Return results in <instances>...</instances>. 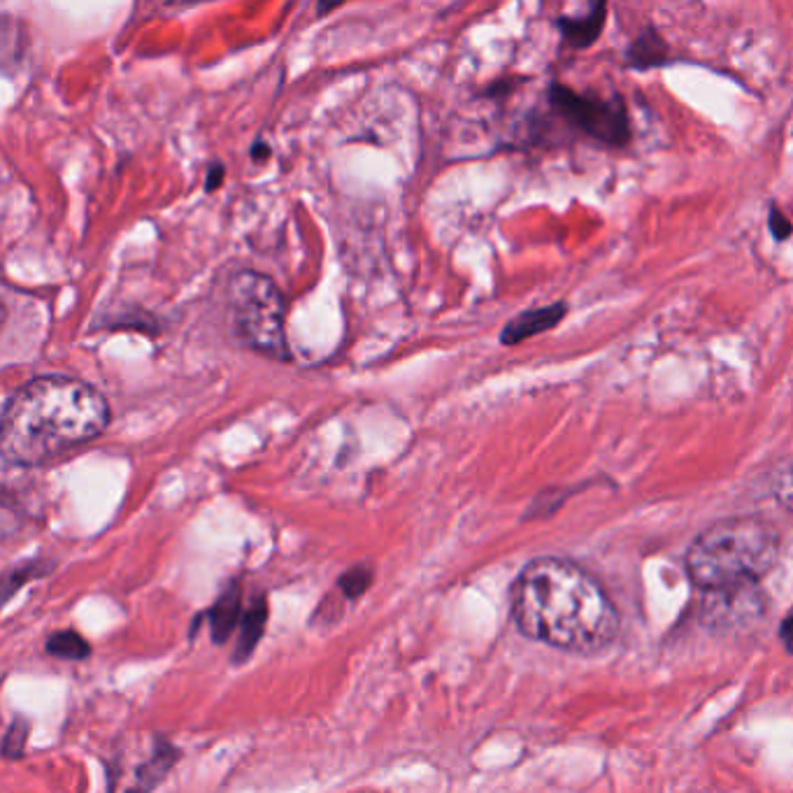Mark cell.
I'll return each mask as SVG.
<instances>
[{"label":"cell","mask_w":793,"mask_h":793,"mask_svg":"<svg viewBox=\"0 0 793 793\" xmlns=\"http://www.w3.org/2000/svg\"><path fill=\"white\" fill-rule=\"evenodd\" d=\"M510 603L521 633L561 652L596 654L619 635L617 607L603 584L559 556H540L521 570Z\"/></svg>","instance_id":"obj_1"},{"label":"cell","mask_w":793,"mask_h":793,"mask_svg":"<svg viewBox=\"0 0 793 793\" xmlns=\"http://www.w3.org/2000/svg\"><path fill=\"white\" fill-rule=\"evenodd\" d=\"M110 424V405L96 386L77 377L42 375L16 389L3 410V459L42 466L91 443Z\"/></svg>","instance_id":"obj_2"},{"label":"cell","mask_w":793,"mask_h":793,"mask_svg":"<svg viewBox=\"0 0 793 793\" xmlns=\"http://www.w3.org/2000/svg\"><path fill=\"white\" fill-rule=\"evenodd\" d=\"M780 554L770 521L735 517L703 531L686 552V572L703 592H733L768 575Z\"/></svg>","instance_id":"obj_3"},{"label":"cell","mask_w":793,"mask_h":793,"mask_svg":"<svg viewBox=\"0 0 793 793\" xmlns=\"http://www.w3.org/2000/svg\"><path fill=\"white\" fill-rule=\"evenodd\" d=\"M286 302L275 282L243 270L228 284V317L238 340L259 354L273 359L289 357L284 335Z\"/></svg>","instance_id":"obj_4"},{"label":"cell","mask_w":793,"mask_h":793,"mask_svg":"<svg viewBox=\"0 0 793 793\" xmlns=\"http://www.w3.org/2000/svg\"><path fill=\"white\" fill-rule=\"evenodd\" d=\"M549 103L588 138L610 147H627L631 143L629 112L619 98L607 100L592 94L584 96L563 84H554L549 89Z\"/></svg>","instance_id":"obj_5"},{"label":"cell","mask_w":793,"mask_h":793,"mask_svg":"<svg viewBox=\"0 0 793 793\" xmlns=\"http://www.w3.org/2000/svg\"><path fill=\"white\" fill-rule=\"evenodd\" d=\"M566 312H568L566 302H552V306H545V308H533V310L521 312L505 324V329L500 333V343L519 345V343L529 340V337H533V335L552 331L554 326H559L563 322Z\"/></svg>","instance_id":"obj_6"},{"label":"cell","mask_w":793,"mask_h":793,"mask_svg":"<svg viewBox=\"0 0 793 793\" xmlns=\"http://www.w3.org/2000/svg\"><path fill=\"white\" fill-rule=\"evenodd\" d=\"M605 22H607V5L596 3L582 16H561L559 30L570 47L586 49L600 38Z\"/></svg>","instance_id":"obj_7"},{"label":"cell","mask_w":793,"mask_h":793,"mask_svg":"<svg viewBox=\"0 0 793 793\" xmlns=\"http://www.w3.org/2000/svg\"><path fill=\"white\" fill-rule=\"evenodd\" d=\"M243 596H240V586L231 584L226 592L222 594L214 603V607L210 610V631H212V640L216 645L226 643L231 637L233 629L243 623Z\"/></svg>","instance_id":"obj_8"},{"label":"cell","mask_w":793,"mask_h":793,"mask_svg":"<svg viewBox=\"0 0 793 793\" xmlns=\"http://www.w3.org/2000/svg\"><path fill=\"white\" fill-rule=\"evenodd\" d=\"M627 63L635 67V71H649V67H659L668 63L666 40L652 28L643 30L627 49Z\"/></svg>","instance_id":"obj_9"},{"label":"cell","mask_w":793,"mask_h":793,"mask_svg":"<svg viewBox=\"0 0 793 793\" xmlns=\"http://www.w3.org/2000/svg\"><path fill=\"white\" fill-rule=\"evenodd\" d=\"M265 621H268V605L265 600H255V605L249 607L243 617V633L238 640V649H235V661H245L247 656L257 649L259 640L265 631Z\"/></svg>","instance_id":"obj_10"},{"label":"cell","mask_w":793,"mask_h":793,"mask_svg":"<svg viewBox=\"0 0 793 793\" xmlns=\"http://www.w3.org/2000/svg\"><path fill=\"white\" fill-rule=\"evenodd\" d=\"M175 758H177V752L171 745H163L161 749H157L154 756H151V761L138 770V784H135V793H147L151 786H157L165 778V772L171 770Z\"/></svg>","instance_id":"obj_11"},{"label":"cell","mask_w":793,"mask_h":793,"mask_svg":"<svg viewBox=\"0 0 793 793\" xmlns=\"http://www.w3.org/2000/svg\"><path fill=\"white\" fill-rule=\"evenodd\" d=\"M47 652L65 661H79L87 659L91 654V647L87 645V640L77 635L75 631H61L47 640Z\"/></svg>","instance_id":"obj_12"},{"label":"cell","mask_w":793,"mask_h":793,"mask_svg":"<svg viewBox=\"0 0 793 793\" xmlns=\"http://www.w3.org/2000/svg\"><path fill=\"white\" fill-rule=\"evenodd\" d=\"M772 496L784 510L793 512V457L782 461L772 472Z\"/></svg>","instance_id":"obj_13"},{"label":"cell","mask_w":793,"mask_h":793,"mask_svg":"<svg viewBox=\"0 0 793 793\" xmlns=\"http://www.w3.org/2000/svg\"><path fill=\"white\" fill-rule=\"evenodd\" d=\"M370 582H373V568H370V566H354L340 578L337 586H340V592L347 598H359L361 594L368 592Z\"/></svg>","instance_id":"obj_14"},{"label":"cell","mask_w":793,"mask_h":793,"mask_svg":"<svg viewBox=\"0 0 793 793\" xmlns=\"http://www.w3.org/2000/svg\"><path fill=\"white\" fill-rule=\"evenodd\" d=\"M26 738H28V723L24 719H16L5 735V745H3L5 756H10V758L22 756Z\"/></svg>","instance_id":"obj_15"},{"label":"cell","mask_w":793,"mask_h":793,"mask_svg":"<svg viewBox=\"0 0 793 793\" xmlns=\"http://www.w3.org/2000/svg\"><path fill=\"white\" fill-rule=\"evenodd\" d=\"M768 222H770V233L775 235L778 240H786L789 235L793 233V226L789 219L778 210V208H770V214H768Z\"/></svg>","instance_id":"obj_16"},{"label":"cell","mask_w":793,"mask_h":793,"mask_svg":"<svg viewBox=\"0 0 793 793\" xmlns=\"http://www.w3.org/2000/svg\"><path fill=\"white\" fill-rule=\"evenodd\" d=\"M224 177V165H212L208 171V179H206V189L214 191L219 187V182Z\"/></svg>","instance_id":"obj_17"}]
</instances>
